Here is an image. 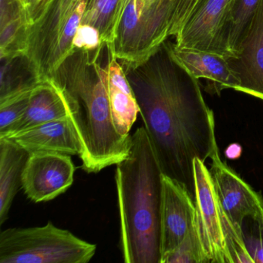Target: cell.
<instances>
[{"mask_svg":"<svg viewBox=\"0 0 263 263\" xmlns=\"http://www.w3.org/2000/svg\"><path fill=\"white\" fill-rule=\"evenodd\" d=\"M31 90L0 104V138L7 137L12 126L24 116L28 107Z\"/></svg>","mask_w":263,"mask_h":263,"instance_id":"19","label":"cell"},{"mask_svg":"<svg viewBox=\"0 0 263 263\" xmlns=\"http://www.w3.org/2000/svg\"><path fill=\"white\" fill-rule=\"evenodd\" d=\"M75 167L70 155L59 152L30 154L24 175L23 189L35 203L51 201L72 185Z\"/></svg>","mask_w":263,"mask_h":263,"instance_id":"7","label":"cell"},{"mask_svg":"<svg viewBox=\"0 0 263 263\" xmlns=\"http://www.w3.org/2000/svg\"><path fill=\"white\" fill-rule=\"evenodd\" d=\"M104 71L115 128L121 136H132L130 129L139 114V107L132 86L122 67L114 57Z\"/></svg>","mask_w":263,"mask_h":263,"instance_id":"13","label":"cell"},{"mask_svg":"<svg viewBox=\"0 0 263 263\" xmlns=\"http://www.w3.org/2000/svg\"><path fill=\"white\" fill-rule=\"evenodd\" d=\"M66 117L68 115L65 104L51 78H43L31 90L24 116L12 126L5 138Z\"/></svg>","mask_w":263,"mask_h":263,"instance_id":"14","label":"cell"},{"mask_svg":"<svg viewBox=\"0 0 263 263\" xmlns=\"http://www.w3.org/2000/svg\"><path fill=\"white\" fill-rule=\"evenodd\" d=\"M97 246L49 221L45 226L10 228L0 233V263H87Z\"/></svg>","mask_w":263,"mask_h":263,"instance_id":"3","label":"cell"},{"mask_svg":"<svg viewBox=\"0 0 263 263\" xmlns=\"http://www.w3.org/2000/svg\"><path fill=\"white\" fill-rule=\"evenodd\" d=\"M196 223L208 263H232L226 249L221 222V204L210 171L204 162H193Z\"/></svg>","mask_w":263,"mask_h":263,"instance_id":"6","label":"cell"},{"mask_svg":"<svg viewBox=\"0 0 263 263\" xmlns=\"http://www.w3.org/2000/svg\"><path fill=\"white\" fill-rule=\"evenodd\" d=\"M117 1L107 26L114 46L134 59H147L169 37L173 0Z\"/></svg>","mask_w":263,"mask_h":263,"instance_id":"4","label":"cell"},{"mask_svg":"<svg viewBox=\"0 0 263 263\" xmlns=\"http://www.w3.org/2000/svg\"><path fill=\"white\" fill-rule=\"evenodd\" d=\"M241 147L238 144H232L228 148L226 154L227 156L231 159H235V158H238L241 154Z\"/></svg>","mask_w":263,"mask_h":263,"instance_id":"24","label":"cell"},{"mask_svg":"<svg viewBox=\"0 0 263 263\" xmlns=\"http://www.w3.org/2000/svg\"><path fill=\"white\" fill-rule=\"evenodd\" d=\"M258 226L257 235L246 236L245 235L246 246L251 256L253 258L254 263L263 262V228Z\"/></svg>","mask_w":263,"mask_h":263,"instance_id":"23","label":"cell"},{"mask_svg":"<svg viewBox=\"0 0 263 263\" xmlns=\"http://www.w3.org/2000/svg\"><path fill=\"white\" fill-rule=\"evenodd\" d=\"M232 2L204 0L175 36V47L232 58L228 47V30Z\"/></svg>","mask_w":263,"mask_h":263,"instance_id":"5","label":"cell"},{"mask_svg":"<svg viewBox=\"0 0 263 263\" xmlns=\"http://www.w3.org/2000/svg\"><path fill=\"white\" fill-rule=\"evenodd\" d=\"M127 80L163 174L176 180L195 199L193 162L219 155L215 119L198 80L173 56L165 42Z\"/></svg>","mask_w":263,"mask_h":263,"instance_id":"1","label":"cell"},{"mask_svg":"<svg viewBox=\"0 0 263 263\" xmlns=\"http://www.w3.org/2000/svg\"><path fill=\"white\" fill-rule=\"evenodd\" d=\"M210 173L220 204L226 215L239 227L250 218L263 228V198L224 164L219 155L211 158Z\"/></svg>","mask_w":263,"mask_h":263,"instance_id":"8","label":"cell"},{"mask_svg":"<svg viewBox=\"0 0 263 263\" xmlns=\"http://www.w3.org/2000/svg\"><path fill=\"white\" fill-rule=\"evenodd\" d=\"M162 263H208L196 220L181 244L164 258Z\"/></svg>","mask_w":263,"mask_h":263,"instance_id":"18","label":"cell"},{"mask_svg":"<svg viewBox=\"0 0 263 263\" xmlns=\"http://www.w3.org/2000/svg\"><path fill=\"white\" fill-rule=\"evenodd\" d=\"M221 216L226 249L232 263H254L246 246L242 228L230 219L221 206Z\"/></svg>","mask_w":263,"mask_h":263,"instance_id":"17","label":"cell"},{"mask_svg":"<svg viewBox=\"0 0 263 263\" xmlns=\"http://www.w3.org/2000/svg\"><path fill=\"white\" fill-rule=\"evenodd\" d=\"M29 153L59 152L79 155V141L69 117L45 123L7 137Z\"/></svg>","mask_w":263,"mask_h":263,"instance_id":"12","label":"cell"},{"mask_svg":"<svg viewBox=\"0 0 263 263\" xmlns=\"http://www.w3.org/2000/svg\"><path fill=\"white\" fill-rule=\"evenodd\" d=\"M261 0H233L229 30L228 47L231 56L236 57L241 40Z\"/></svg>","mask_w":263,"mask_h":263,"instance_id":"16","label":"cell"},{"mask_svg":"<svg viewBox=\"0 0 263 263\" xmlns=\"http://www.w3.org/2000/svg\"><path fill=\"white\" fill-rule=\"evenodd\" d=\"M196 220V205L190 192L176 180L162 175L161 263L181 244Z\"/></svg>","mask_w":263,"mask_h":263,"instance_id":"9","label":"cell"},{"mask_svg":"<svg viewBox=\"0 0 263 263\" xmlns=\"http://www.w3.org/2000/svg\"><path fill=\"white\" fill-rule=\"evenodd\" d=\"M101 33L96 27L81 24L73 41V47L86 50L96 48L101 43Z\"/></svg>","mask_w":263,"mask_h":263,"instance_id":"21","label":"cell"},{"mask_svg":"<svg viewBox=\"0 0 263 263\" xmlns=\"http://www.w3.org/2000/svg\"><path fill=\"white\" fill-rule=\"evenodd\" d=\"M120 246L125 263H161L163 172L144 126L130 153L116 164Z\"/></svg>","mask_w":263,"mask_h":263,"instance_id":"2","label":"cell"},{"mask_svg":"<svg viewBox=\"0 0 263 263\" xmlns=\"http://www.w3.org/2000/svg\"><path fill=\"white\" fill-rule=\"evenodd\" d=\"M204 0H173L168 36H176L191 14Z\"/></svg>","mask_w":263,"mask_h":263,"instance_id":"20","label":"cell"},{"mask_svg":"<svg viewBox=\"0 0 263 263\" xmlns=\"http://www.w3.org/2000/svg\"><path fill=\"white\" fill-rule=\"evenodd\" d=\"M29 155L11 138H0V224L7 221L13 200L23 189V175Z\"/></svg>","mask_w":263,"mask_h":263,"instance_id":"15","label":"cell"},{"mask_svg":"<svg viewBox=\"0 0 263 263\" xmlns=\"http://www.w3.org/2000/svg\"><path fill=\"white\" fill-rule=\"evenodd\" d=\"M228 61L241 81L238 91L263 101V0L249 24L236 57Z\"/></svg>","mask_w":263,"mask_h":263,"instance_id":"10","label":"cell"},{"mask_svg":"<svg viewBox=\"0 0 263 263\" xmlns=\"http://www.w3.org/2000/svg\"><path fill=\"white\" fill-rule=\"evenodd\" d=\"M98 1H99L101 4H102L103 5L105 6L107 8L110 9V10H115L117 5H118V1H117V0H98ZM101 41H102L103 42L106 43V44L109 46V49H110V51H111L112 56L115 57V58H120V59L124 60V61L127 62L130 66L135 65V64L137 65V64L144 62V61L147 59H147L142 60V61H141V60L134 59V58H132V53L120 51L118 49L115 48L111 40H110V36H109L108 33H107V27H106L104 33L101 35Z\"/></svg>","mask_w":263,"mask_h":263,"instance_id":"22","label":"cell"},{"mask_svg":"<svg viewBox=\"0 0 263 263\" xmlns=\"http://www.w3.org/2000/svg\"><path fill=\"white\" fill-rule=\"evenodd\" d=\"M173 56L196 79L209 82V91L220 95L223 90L238 91L241 81L232 70L228 58L222 55L200 50L181 49L170 44Z\"/></svg>","mask_w":263,"mask_h":263,"instance_id":"11","label":"cell"}]
</instances>
